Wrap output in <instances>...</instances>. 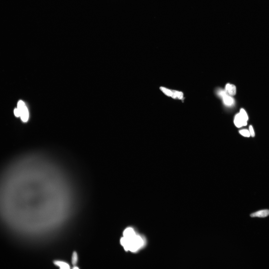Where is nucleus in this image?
<instances>
[{
  "mask_svg": "<svg viewBox=\"0 0 269 269\" xmlns=\"http://www.w3.org/2000/svg\"><path fill=\"white\" fill-rule=\"evenodd\" d=\"M121 243L126 251L135 252L143 248L146 244V240L143 236L135 233L123 236L121 239Z\"/></svg>",
  "mask_w": 269,
  "mask_h": 269,
  "instance_id": "obj_1",
  "label": "nucleus"
},
{
  "mask_svg": "<svg viewBox=\"0 0 269 269\" xmlns=\"http://www.w3.org/2000/svg\"><path fill=\"white\" fill-rule=\"evenodd\" d=\"M17 107L20 113L21 120L24 122H27L28 120L29 113L25 103L21 100L18 102Z\"/></svg>",
  "mask_w": 269,
  "mask_h": 269,
  "instance_id": "obj_2",
  "label": "nucleus"
},
{
  "mask_svg": "<svg viewBox=\"0 0 269 269\" xmlns=\"http://www.w3.org/2000/svg\"><path fill=\"white\" fill-rule=\"evenodd\" d=\"M247 121L245 120L242 117L239 113L235 115L234 120V124L235 126L238 128H240L243 126L247 125Z\"/></svg>",
  "mask_w": 269,
  "mask_h": 269,
  "instance_id": "obj_3",
  "label": "nucleus"
},
{
  "mask_svg": "<svg viewBox=\"0 0 269 269\" xmlns=\"http://www.w3.org/2000/svg\"><path fill=\"white\" fill-rule=\"evenodd\" d=\"M269 215V210L268 209L262 210L253 213L250 215L252 217H258L264 218Z\"/></svg>",
  "mask_w": 269,
  "mask_h": 269,
  "instance_id": "obj_4",
  "label": "nucleus"
},
{
  "mask_svg": "<svg viewBox=\"0 0 269 269\" xmlns=\"http://www.w3.org/2000/svg\"><path fill=\"white\" fill-rule=\"evenodd\" d=\"M226 90L227 93L231 95H234L236 94V86L234 85L227 84L226 86Z\"/></svg>",
  "mask_w": 269,
  "mask_h": 269,
  "instance_id": "obj_5",
  "label": "nucleus"
},
{
  "mask_svg": "<svg viewBox=\"0 0 269 269\" xmlns=\"http://www.w3.org/2000/svg\"><path fill=\"white\" fill-rule=\"evenodd\" d=\"M55 265L60 267V269H70V266L67 263L59 260H55L53 261Z\"/></svg>",
  "mask_w": 269,
  "mask_h": 269,
  "instance_id": "obj_6",
  "label": "nucleus"
},
{
  "mask_svg": "<svg viewBox=\"0 0 269 269\" xmlns=\"http://www.w3.org/2000/svg\"><path fill=\"white\" fill-rule=\"evenodd\" d=\"M227 94V93L222 97L223 101L226 105L231 106L234 103V100L233 98Z\"/></svg>",
  "mask_w": 269,
  "mask_h": 269,
  "instance_id": "obj_7",
  "label": "nucleus"
},
{
  "mask_svg": "<svg viewBox=\"0 0 269 269\" xmlns=\"http://www.w3.org/2000/svg\"><path fill=\"white\" fill-rule=\"evenodd\" d=\"M172 94L171 97L174 99L178 98L182 99L183 98V94L181 92L176 90H172Z\"/></svg>",
  "mask_w": 269,
  "mask_h": 269,
  "instance_id": "obj_8",
  "label": "nucleus"
},
{
  "mask_svg": "<svg viewBox=\"0 0 269 269\" xmlns=\"http://www.w3.org/2000/svg\"><path fill=\"white\" fill-rule=\"evenodd\" d=\"M160 89L163 93L167 96L171 97L172 94V90L162 87H160Z\"/></svg>",
  "mask_w": 269,
  "mask_h": 269,
  "instance_id": "obj_9",
  "label": "nucleus"
},
{
  "mask_svg": "<svg viewBox=\"0 0 269 269\" xmlns=\"http://www.w3.org/2000/svg\"><path fill=\"white\" fill-rule=\"evenodd\" d=\"M240 115L245 121H247L248 117L247 112L243 109H241L239 113Z\"/></svg>",
  "mask_w": 269,
  "mask_h": 269,
  "instance_id": "obj_10",
  "label": "nucleus"
},
{
  "mask_svg": "<svg viewBox=\"0 0 269 269\" xmlns=\"http://www.w3.org/2000/svg\"><path fill=\"white\" fill-rule=\"evenodd\" d=\"M78 260V257L77 252H74L73 253L72 257V262L73 265L75 266Z\"/></svg>",
  "mask_w": 269,
  "mask_h": 269,
  "instance_id": "obj_11",
  "label": "nucleus"
},
{
  "mask_svg": "<svg viewBox=\"0 0 269 269\" xmlns=\"http://www.w3.org/2000/svg\"><path fill=\"white\" fill-rule=\"evenodd\" d=\"M240 134L246 137H249L250 136L249 130L247 129H243L239 131Z\"/></svg>",
  "mask_w": 269,
  "mask_h": 269,
  "instance_id": "obj_12",
  "label": "nucleus"
},
{
  "mask_svg": "<svg viewBox=\"0 0 269 269\" xmlns=\"http://www.w3.org/2000/svg\"><path fill=\"white\" fill-rule=\"evenodd\" d=\"M249 131L250 136L253 137L255 136V133L253 127L252 125H250L249 126Z\"/></svg>",
  "mask_w": 269,
  "mask_h": 269,
  "instance_id": "obj_13",
  "label": "nucleus"
},
{
  "mask_svg": "<svg viewBox=\"0 0 269 269\" xmlns=\"http://www.w3.org/2000/svg\"><path fill=\"white\" fill-rule=\"evenodd\" d=\"M14 113L16 117H19L20 116V112L17 108L15 109Z\"/></svg>",
  "mask_w": 269,
  "mask_h": 269,
  "instance_id": "obj_14",
  "label": "nucleus"
},
{
  "mask_svg": "<svg viewBox=\"0 0 269 269\" xmlns=\"http://www.w3.org/2000/svg\"><path fill=\"white\" fill-rule=\"evenodd\" d=\"M79 269V268L78 267H77L76 266H74V267H73V269Z\"/></svg>",
  "mask_w": 269,
  "mask_h": 269,
  "instance_id": "obj_15",
  "label": "nucleus"
}]
</instances>
